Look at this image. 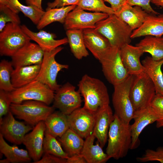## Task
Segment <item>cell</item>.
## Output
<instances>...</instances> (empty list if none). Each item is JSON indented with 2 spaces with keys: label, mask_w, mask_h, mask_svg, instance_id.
<instances>
[{
  "label": "cell",
  "mask_w": 163,
  "mask_h": 163,
  "mask_svg": "<svg viewBox=\"0 0 163 163\" xmlns=\"http://www.w3.org/2000/svg\"><path fill=\"white\" fill-rule=\"evenodd\" d=\"M0 5L10 8L17 14H18L19 12L18 9L11 2L10 0H0Z\"/></svg>",
  "instance_id": "bcb514c9"
},
{
  "label": "cell",
  "mask_w": 163,
  "mask_h": 163,
  "mask_svg": "<svg viewBox=\"0 0 163 163\" xmlns=\"http://www.w3.org/2000/svg\"><path fill=\"white\" fill-rule=\"evenodd\" d=\"M94 29L108 40L111 46L120 49L130 44L133 31L114 14L97 22Z\"/></svg>",
  "instance_id": "3957f363"
},
{
  "label": "cell",
  "mask_w": 163,
  "mask_h": 163,
  "mask_svg": "<svg viewBox=\"0 0 163 163\" xmlns=\"http://www.w3.org/2000/svg\"><path fill=\"white\" fill-rule=\"evenodd\" d=\"M18 14L10 8L0 5V32L8 23L20 24L21 20Z\"/></svg>",
  "instance_id": "8d00e7d4"
},
{
  "label": "cell",
  "mask_w": 163,
  "mask_h": 163,
  "mask_svg": "<svg viewBox=\"0 0 163 163\" xmlns=\"http://www.w3.org/2000/svg\"><path fill=\"white\" fill-rule=\"evenodd\" d=\"M84 43L86 48L99 60L111 46L108 40L94 29L83 30Z\"/></svg>",
  "instance_id": "44dd1931"
},
{
  "label": "cell",
  "mask_w": 163,
  "mask_h": 163,
  "mask_svg": "<svg viewBox=\"0 0 163 163\" xmlns=\"http://www.w3.org/2000/svg\"><path fill=\"white\" fill-rule=\"evenodd\" d=\"M98 60L105 77L113 86L123 82L129 75L122 62L120 48L111 46Z\"/></svg>",
  "instance_id": "8992f818"
},
{
  "label": "cell",
  "mask_w": 163,
  "mask_h": 163,
  "mask_svg": "<svg viewBox=\"0 0 163 163\" xmlns=\"http://www.w3.org/2000/svg\"><path fill=\"white\" fill-rule=\"evenodd\" d=\"M12 4L20 11L29 18L32 22L37 25L45 11L38 7L30 5H23L18 0H10Z\"/></svg>",
  "instance_id": "e575fe53"
},
{
  "label": "cell",
  "mask_w": 163,
  "mask_h": 163,
  "mask_svg": "<svg viewBox=\"0 0 163 163\" xmlns=\"http://www.w3.org/2000/svg\"><path fill=\"white\" fill-rule=\"evenodd\" d=\"M41 64L19 67L14 69L11 82L15 88L24 86L34 80L37 76Z\"/></svg>",
  "instance_id": "d4e9b609"
},
{
  "label": "cell",
  "mask_w": 163,
  "mask_h": 163,
  "mask_svg": "<svg viewBox=\"0 0 163 163\" xmlns=\"http://www.w3.org/2000/svg\"><path fill=\"white\" fill-rule=\"evenodd\" d=\"M45 131L44 121H40L24 138L22 143L26 147L33 163L39 160L44 153L43 142Z\"/></svg>",
  "instance_id": "2e32d148"
},
{
  "label": "cell",
  "mask_w": 163,
  "mask_h": 163,
  "mask_svg": "<svg viewBox=\"0 0 163 163\" xmlns=\"http://www.w3.org/2000/svg\"><path fill=\"white\" fill-rule=\"evenodd\" d=\"M80 0H55L47 4L46 10L54 8H58L72 5H77Z\"/></svg>",
  "instance_id": "b9f144b4"
},
{
  "label": "cell",
  "mask_w": 163,
  "mask_h": 163,
  "mask_svg": "<svg viewBox=\"0 0 163 163\" xmlns=\"http://www.w3.org/2000/svg\"><path fill=\"white\" fill-rule=\"evenodd\" d=\"M31 40L19 24L8 23L0 33V55L11 57Z\"/></svg>",
  "instance_id": "9c48e42d"
},
{
  "label": "cell",
  "mask_w": 163,
  "mask_h": 163,
  "mask_svg": "<svg viewBox=\"0 0 163 163\" xmlns=\"http://www.w3.org/2000/svg\"><path fill=\"white\" fill-rule=\"evenodd\" d=\"M156 15L149 14L142 24L133 31L131 39L146 36L162 37L163 35V14Z\"/></svg>",
  "instance_id": "7402d4cb"
},
{
  "label": "cell",
  "mask_w": 163,
  "mask_h": 163,
  "mask_svg": "<svg viewBox=\"0 0 163 163\" xmlns=\"http://www.w3.org/2000/svg\"><path fill=\"white\" fill-rule=\"evenodd\" d=\"M44 53V51L38 44L30 42L11 57V62L14 68L41 64Z\"/></svg>",
  "instance_id": "e0dca14e"
},
{
  "label": "cell",
  "mask_w": 163,
  "mask_h": 163,
  "mask_svg": "<svg viewBox=\"0 0 163 163\" xmlns=\"http://www.w3.org/2000/svg\"><path fill=\"white\" fill-rule=\"evenodd\" d=\"M95 138L92 133L85 139L80 154L84 158L87 163H105L110 158L104 152L98 141L94 144Z\"/></svg>",
  "instance_id": "cb8c5ba5"
},
{
  "label": "cell",
  "mask_w": 163,
  "mask_h": 163,
  "mask_svg": "<svg viewBox=\"0 0 163 163\" xmlns=\"http://www.w3.org/2000/svg\"><path fill=\"white\" fill-rule=\"evenodd\" d=\"M55 92L53 106L64 114L69 115L80 107L81 95L78 91L75 90V86L69 83L60 86Z\"/></svg>",
  "instance_id": "7c38bea8"
},
{
  "label": "cell",
  "mask_w": 163,
  "mask_h": 163,
  "mask_svg": "<svg viewBox=\"0 0 163 163\" xmlns=\"http://www.w3.org/2000/svg\"><path fill=\"white\" fill-rule=\"evenodd\" d=\"M127 0H104L109 3L114 13L119 11L126 3Z\"/></svg>",
  "instance_id": "ee69618b"
},
{
  "label": "cell",
  "mask_w": 163,
  "mask_h": 163,
  "mask_svg": "<svg viewBox=\"0 0 163 163\" xmlns=\"http://www.w3.org/2000/svg\"><path fill=\"white\" fill-rule=\"evenodd\" d=\"M44 121L45 132L56 138L61 137L69 128L67 115L60 111L53 112Z\"/></svg>",
  "instance_id": "4316f807"
},
{
  "label": "cell",
  "mask_w": 163,
  "mask_h": 163,
  "mask_svg": "<svg viewBox=\"0 0 163 163\" xmlns=\"http://www.w3.org/2000/svg\"><path fill=\"white\" fill-rule=\"evenodd\" d=\"M54 91L46 85L34 80L22 87L10 92L12 103L20 104L27 100H34L49 105L53 101Z\"/></svg>",
  "instance_id": "52a82bcc"
},
{
  "label": "cell",
  "mask_w": 163,
  "mask_h": 163,
  "mask_svg": "<svg viewBox=\"0 0 163 163\" xmlns=\"http://www.w3.org/2000/svg\"><path fill=\"white\" fill-rule=\"evenodd\" d=\"M69 128L85 139L93 132L95 116L83 107L67 115Z\"/></svg>",
  "instance_id": "5bb4252c"
},
{
  "label": "cell",
  "mask_w": 163,
  "mask_h": 163,
  "mask_svg": "<svg viewBox=\"0 0 163 163\" xmlns=\"http://www.w3.org/2000/svg\"><path fill=\"white\" fill-rule=\"evenodd\" d=\"M161 118L150 106L135 111L133 118L134 122L130 125L132 137L131 150L136 148L139 145V137L143 129Z\"/></svg>",
  "instance_id": "9a60e30c"
},
{
  "label": "cell",
  "mask_w": 163,
  "mask_h": 163,
  "mask_svg": "<svg viewBox=\"0 0 163 163\" xmlns=\"http://www.w3.org/2000/svg\"><path fill=\"white\" fill-rule=\"evenodd\" d=\"M42 0H26V3L27 5H33L38 8L43 9L42 6Z\"/></svg>",
  "instance_id": "7dc6e473"
},
{
  "label": "cell",
  "mask_w": 163,
  "mask_h": 163,
  "mask_svg": "<svg viewBox=\"0 0 163 163\" xmlns=\"http://www.w3.org/2000/svg\"><path fill=\"white\" fill-rule=\"evenodd\" d=\"M162 38H163V37H162Z\"/></svg>",
  "instance_id": "816d5d0a"
},
{
  "label": "cell",
  "mask_w": 163,
  "mask_h": 163,
  "mask_svg": "<svg viewBox=\"0 0 163 163\" xmlns=\"http://www.w3.org/2000/svg\"><path fill=\"white\" fill-rule=\"evenodd\" d=\"M114 116L109 130L106 153L110 158L118 160L126 157L131 149L132 137L130 125L124 123Z\"/></svg>",
  "instance_id": "7a4b0ae2"
},
{
  "label": "cell",
  "mask_w": 163,
  "mask_h": 163,
  "mask_svg": "<svg viewBox=\"0 0 163 163\" xmlns=\"http://www.w3.org/2000/svg\"><path fill=\"white\" fill-rule=\"evenodd\" d=\"M150 106L161 117V119H163V96L156 94Z\"/></svg>",
  "instance_id": "60d3db41"
},
{
  "label": "cell",
  "mask_w": 163,
  "mask_h": 163,
  "mask_svg": "<svg viewBox=\"0 0 163 163\" xmlns=\"http://www.w3.org/2000/svg\"><path fill=\"white\" fill-rule=\"evenodd\" d=\"M56 138L45 132L43 142V153L67 159L69 156Z\"/></svg>",
  "instance_id": "d6a6232c"
},
{
  "label": "cell",
  "mask_w": 163,
  "mask_h": 163,
  "mask_svg": "<svg viewBox=\"0 0 163 163\" xmlns=\"http://www.w3.org/2000/svg\"><path fill=\"white\" fill-rule=\"evenodd\" d=\"M151 2L157 6L163 8V0H151Z\"/></svg>",
  "instance_id": "c3c4849f"
},
{
  "label": "cell",
  "mask_w": 163,
  "mask_h": 163,
  "mask_svg": "<svg viewBox=\"0 0 163 163\" xmlns=\"http://www.w3.org/2000/svg\"><path fill=\"white\" fill-rule=\"evenodd\" d=\"M10 92L0 90V121L3 116L6 115L10 110L12 103L10 97Z\"/></svg>",
  "instance_id": "f35d334b"
},
{
  "label": "cell",
  "mask_w": 163,
  "mask_h": 163,
  "mask_svg": "<svg viewBox=\"0 0 163 163\" xmlns=\"http://www.w3.org/2000/svg\"><path fill=\"white\" fill-rule=\"evenodd\" d=\"M66 34L71 50L75 57L79 60L87 57L89 53L84 43L83 30H68Z\"/></svg>",
  "instance_id": "f546056e"
},
{
  "label": "cell",
  "mask_w": 163,
  "mask_h": 163,
  "mask_svg": "<svg viewBox=\"0 0 163 163\" xmlns=\"http://www.w3.org/2000/svg\"><path fill=\"white\" fill-rule=\"evenodd\" d=\"M156 126L158 128L163 127V119L158 120L156 122Z\"/></svg>",
  "instance_id": "681fc988"
},
{
  "label": "cell",
  "mask_w": 163,
  "mask_h": 163,
  "mask_svg": "<svg viewBox=\"0 0 163 163\" xmlns=\"http://www.w3.org/2000/svg\"><path fill=\"white\" fill-rule=\"evenodd\" d=\"M0 163H10L9 160L6 158L5 159L1 160H0Z\"/></svg>",
  "instance_id": "f907efd6"
},
{
  "label": "cell",
  "mask_w": 163,
  "mask_h": 163,
  "mask_svg": "<svg viewBox=\"0 0 163 163\" xmlns=\"http://www.w3.org/2000/svg\"><path fill=\"white\" fill-rule=\"evenodd\" d=\"M44 154L42 158L35 163H66V159L48 153Z\"/></svg>",
  "instance_id": "7bdbcfd3"
},
{
  "label": "cell",
  "mask_w": 163,
  "mask_h": 163,
  "mask_svg": "<svg viewBox=\"0 0 163 163\" xmlns=\"http://www.w3.org/2000/svg\"><path fill=\"white\" fill-rule=\"evenodd\" d=\"M50 107L38 101L27 100L20 104L11 103L10 110L18 118L34 126L41 121H44L54 111Z\"/></svg>",
  "instance_id": "5b68a950"
},
{
  "label": "cell",
  "mask_w": 163,
  "mask_h": 163,
  "mask_svg": "<svg viewBox=\"0 0 163 163\" xmlns=\"http://www.w3.org/2000/svg\"><path fill=\"white\" fill-rule=\"evenodd\" d=\"M66 163H87L84 158L81 154H77L69 157Z\"/></svg>",
  "instance_id": "f6af8a7d"
},
{
  "label": "cell",
  "mask_w": 163,
  "mask_h": 163,
  "mask_svg": "<svg viewBox=\"0 0 163 163\" xmlns=\"http://www.w3.org/2000/svg\"><path fill=\"white\" fill-rule=\"evenodd\" d=\"M34 127L15 120L10 111L0 121V133L8 141L19 145L22 143L25 135Z\"/></svg>",
  "instance_id": "4fadbf2b"
},
{
  "label": "cell",
  "mask_w": 163,
  "mask_h": 163,
  "mask_svg": "<svg viewBox=\"0 0 163 163\" xmlns=\"http://www.w3.org/2000/svg\"><path fill=\"white\" fill-rule=\"evenodd\" d=\"M155 94V86L145 72L134 76L130 96L135 111L150 106Z\"/></svg>",
  "instance_id": "ba28073f"
},
{
  "label": "cell",
  "mask_w": 163,
  "mask_h": 163,
  "mask_svg": "<svg viewBox=\"0 0 163 163\" xmlns=\"http://www.w3.org/2000/svg\"><path fill=\"white\" fill-rule=\"evenodd\" d=\"M78 86V91L84 99L83 107L94 116L109 105L107 88L100 79L85 74Z\"/></svg>",
  "instance_id": "6da1fadb"
},
{
  "label": "cell",
  "mask_w": 163,
  "mask_h": 163,
  "mask_svg": "<svg viewBox=\"0 0 163 163\" xmlns=\"http://www.w3.org/2000/svg\"><path fill=\"white\" fill-rule=\"evenodd\" d=\"M138 46L144 53H148L155 61L163 59V39L162 37L146 36L138 43Z\"/></svg>",
  "instance_id": "1f68e13d"
},
{
  "label": "cell",
  "mask_w": 163,
  "mask_h": 163,
  "mask_svg": "<svg viewBox=\"0 0 163 163\" xmlns=\"http://www.w3.org/2000/svg\"><path fill=\"white\" fill-rule=\"evenodd\" d=\"M77 6L84 10L104 13L109 15L114 14L111 8L105 4L104 0H80Z\"/></svg>",
  "instance_id": "d590c367"
},
{
  "label": "cell",
  "mask_w": 163,
  "mask_h": 163,
  "mask_svg": "<svg viewBox=\"0 0 163 163\" xmlns=\"http://www.w3.org/2000/svg\"><path fill=\"white\" fill-rule=\"evenodd\" d=\"M120 51L122 62L129 75L136 76L145 72L140 61L144 53L139 47L126 44L120 49Z\"/></svg>",
  "instance_id": "ac0fdd59"
},
{
  "label": "cell",
  "mask_w": 163,
  "mask_h": 163,
  "mask_svg": "<svg viewBox=\"0 0 163 163\" xmlns=\"http://www.w3.org/2000/svg\"><path fill=\"white\" fill-rule=\"evenodd\" d=\"M136 160L142 162L157 161L163 163V147H158L155 150L147 149L145 153L142 156L137 157Z\"/></svg>",
  "instance_id": "74e56055"
},
{
  "label": "cell",
  "mask_w": 163,
  "mask_h": 163,
  "mask_svg": "<svg viewBox=\"0 0 163 163\" xmlns=\"http://www.w3.org/2000/svg\"><path fill=\"white\" fill-rule=\"evenodd\" d=\"M145 72L152 81L155 88L156 94L163 96V75L161 67L163 59L154 60L151 56H147L142 61Z\"/></svg>",
  "instance_id": "484cf974"
},
{
  "label": "cell",
  "mask_w": 163,
  "mask_h": 163,
  "mask_svg": "<svg viewBox=\"0 0 163 163\" xmlns=\"http://www.w3.org/2000/svg\"><path fill=\"white\" fill-rule=\"evenodd\" d=\"M0 151L10 163H24L30 161V158L27 150L19 149L16 145L11 146L5 141L0 133Z\"/></svg>",
  "instance_id": "f1b7e54d"
},
{
  "label": "cell",
  "mask_w": 163,
  "mask_h": 163,
  "mask_svg": "<svg viewBox=\"0 0 163 163\" xmlns=\"http://www.w3.org/2000/svg\"><path fill=\"white\" fill-rule=\"evenodd\" d=\"M76 6L72 5L58 8H51L45 11L37 25L38 29H42L55 22L64 24L68 14Z\"/></svg>",
  "instance_id": "4dcf8cb0"
},
{
  "label": "cell",
  "mask_w": 163,
  "mask_h": 163,
  "mask_svg": "<svg viewBox=\"0 0 163 163\" xmlns=\"http://www.w3.org/2000/svg\"><path fill=\"white\" fill-rule=\"evenodd\" d=\"M63 48L60 46L51 51L44 52L39 73L34 80L46 85L55 92L60 87L56 81L58 73L69 68L68 65L60 64L55 59L56 55Z\"/></svg>",
  "instance_id": "30bf717a"
},
{
  "label": "cell",
  "mask_w": 163,
  "mask_h": 163,
  "mask_svg": "<svg viewBox=\"0 0 163 163\" xmlns=\"http://www.w3.org/2000/svg\"><path fill=\"white\" fill-rule=\"evenodd\" d=\"M11 62L5 59L0 62V90L11 92L15 89L11 82V75L14 69Z\"/></svg>",
  "instance_id": "836d02e7"
},
{
  "label": "cell",
  "mask_w": 163,
  "mask_h": 163,
  "mask_svg": "<svg viewBox=\"0 0 163 163\" xmlns=\"http://www.w3.org/2000/svg\"><path fill=\"white\" fill-rule=\"evenodd\" d=\"M134 76L129 75L123 82L113 86L112 101L114 114L127 124H129L133 119L135 112L130 96Z\"/></svg>",
  "instance_id": "277c9868"
},
{
  "label": "cell",
  "mask_w": 163,
  "mask_h": 163,
  "mask_svg": "<svg viewBox=\"0 0 163 163\" xmlns=\"http://www.w3.org/2000/svg\"><path fill=\"white\" fill-rule=\"evenodd\" d=\"M23 31L31 39L35 42L44 52L51 51L61 45L68 43L67 38L60 40H56V36L54 34L40 30L34 32L30 30L26 25L21 26Z\"/></svg>",
  "instance_id": "ffe728a7"
},
{
  "label": "cell",
  "mask_w": 163,
  "mask_h": 163,
  "mask_svg": "<svg viewBox=\"0 0 163 163\" xmlns=\"http://www.w3.org/2000/svg\"><path fill=\"white\" fill-rule=\"evenodd\" d=\"M109 15L102 12H88L76 6L67 14L64 25L66 30L94 29L98 22L107 18Z\"/></svg>",
  "instance_id": "8fae6325"
},
{
  "label": "cell",
  "mask_w": 163,
  "mask_h": 163,
  "mask_svg": "<svg viewBox=\"0 0 163 163\" xmlns=\"http://www.w3.org/2000/svg\"><path fill=\"white\" fill-rule=\"evenodd\" d=\"M151 1V0H127L126 3L132 6H139L148 14H160L152 8Z\"/></svg>",
  "instance_id": "ab89813d"
},
{
  "label": "cell",
  "mask_w": 163,
  "mask_h": 163,
  "mask_svg": "<svg viewBox=\"0 0 163 163\" xmlns=\"http://www.w3.org/2000/svg\"><path fill=\"white\" fill-rule=\"evenodd\" d=\"M114 14L133 30L142 24L149 14L139 6H132L126 3Z\"/></svg>",
  "instance_id": "603a6c76"
},
{
  "label": "cell",
  "mask_w": 163,
  "mask_h": 163,
  "mask_svg": "<svg viewBox=\"0 0 163 163\" xmlns=\"http://www.w3.org/2000/svg\"><path fill=\"white\" fill-rule=\"evenodd\" d=\"M114 117V114L109 105L95 116L93 133L102 148L107 141L109 127Z\"/></svg>",
  "instance_id": "d6986e66"
},
{
  "label": "cell",
  "mask_w": 163,
  "mask_h": 163,
  "mask_svg": "<svg viewBox=\"0 0 163 163\" xmlns=\"http://www.w3.org/2000/svg\"><path fill=\"white\" fill-rule=\"evenodd\" d=\"M78 134L69 128L58 140L69 157L80 154L84 140Z\"/></svg>",
  "instance_id": "83f0119b"
}]
</instances>
